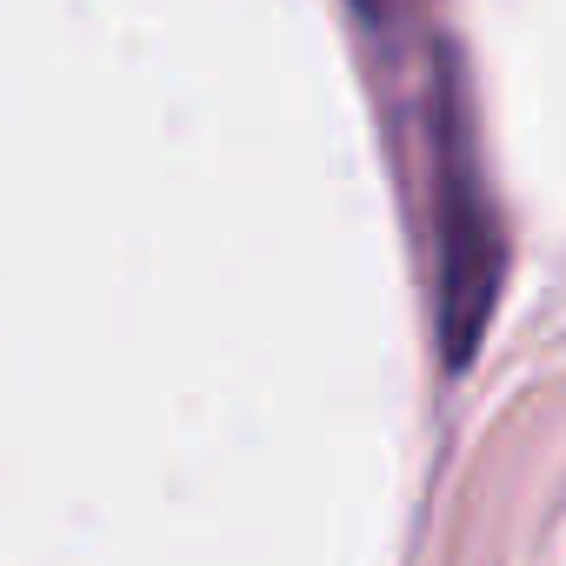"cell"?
<instances>
[{
  "instance_id": "6da1fadb",
  "label": "cell",
  "mask_w": 566,
  "mask_h": 566,
  "mask_svg": "<svg viewBox=\"0 0 566 566\" xmlns=\"http://www.w3.org/2000/svg\"><path fill=\"white\" fill-rule=\"evenodd\" d=\"M427 134H433V227H440V354L460 374L473 360V347L486 340V321L500 307L506 240H500V213L486 193L467 74L453 61H440Z\"/></svg>"
},
{
  "instance_id": "7a4b0ae2",
  "label": "cell",
  "mask_w": 566,
  "mask_h": 566,
  "mask_svg": "<svg viewBox=\"0 0 566 566\" xmlns=\"http://www.w3.org/2000/svg\"><path fill=\"white\" fill-rule=\"evenodd\" d=\"M360 8H374V14H394V8H407V0H360Z\"/></svg>"
}]
</instances>
